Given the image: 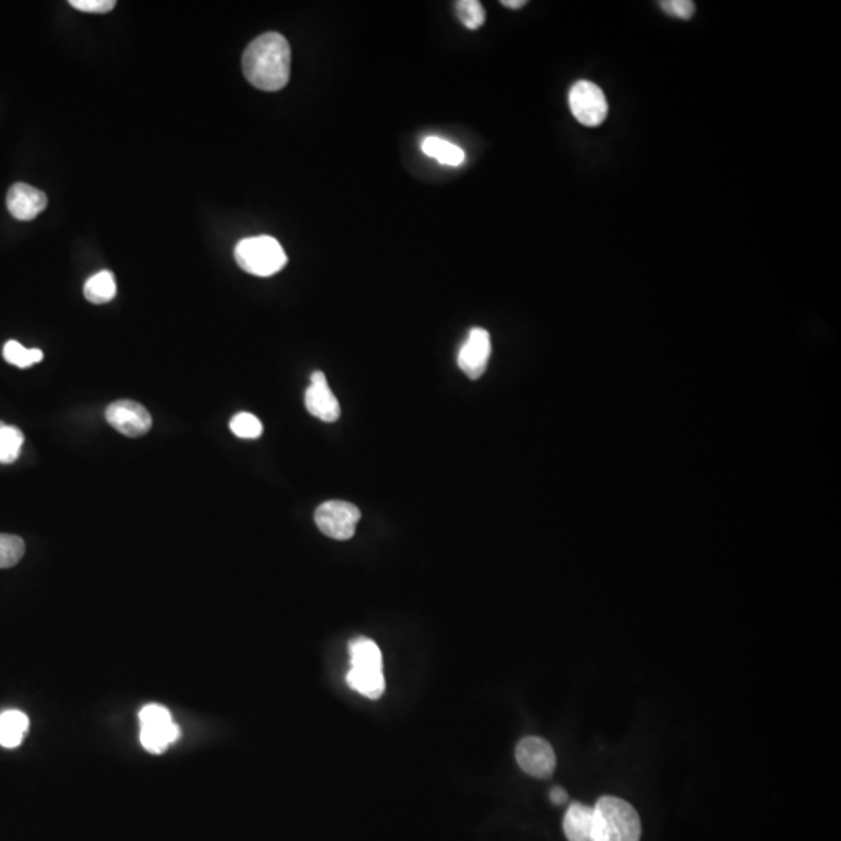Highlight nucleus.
I'll list each match as a JSON object with an SVG mask.
<instances>
[{
  "label": "nucleus",
  "instance_id": "nucleus-1",
  "mask_svg": "<svg viewBox=\"0 0 841 841\" xmlns=\"http://www.w3.org/2000/svg\"><path fill=\"white\" fill-rule=\"evenodd\" d=\"M243 74L254 88L276 92L290 80L292 50L284 36L264 33L247 47L242 58Z\"/></svg>",
  "mask_w": 841,
  "mask_h": 841
},
{
  "label": "nucleus",
  "instance_id": "nucleus-2",
  "mask_svg": "<svg viewBox=\"0 0 841 841\" xmlns=\"http://www.w3.org/2000/svg\"><path fill=\"white\" fill-rule=\"evenodd\" d=\"M642 824L639 813L617 796H602L592 807L591 841H639Z\"/></svg>",
  "mask_w": 841,
  "mask_h": 841
},
{
  "label": "nucleus",
  "instance_id": "nucleus-3",
  "mask_svg": "<svg viewBox=\"0 0 841 841\" xmlns=\"http://www.w3.org/2000/svg\"><path fill=\"white\" fill-rule=\"evenodd\" d=\"M349 670L346 684L356 692L370 694L385 683L384 661L379 645L370 637H356L348 645Z\"/></svg>",
  "mask_w": 841,
  "mask_h": 841
},
{
  "label": "nucleus",
  "instance_id": "nucleus-4",
  "mask_svg": "<svg viewBox=\"0 0 841 841\" xmlns=\"http://www.w3.org/2000/svg\"><path fill=\"white\" fill-rule=\"evenodd\" d=\"M234 254L243 271L261 278L276 275L287 264L286 251L275 237L270 236L240 240Z\"/></svg>",
  "mask_w": 841,
  "mask_h": 841
},
{
  "label": "nucleus",
  "instance_id": "nucleus-5",
  "mask_svg": "<svg viewBox=\"0 0 841 841\" xmlns=\"http://www.w3.org/2000/svg\"><path fill=\"white\" fill-rule=\"evenodd\" d=\"M360 516L362 514L356 505L343 500H329L315 511V524L323 535L337 541H348L356 533Z\"/></svg>",
  "mask_w": 841,
  "mask_h": 841
},
{
  "label": "nucleus",
  "instance_id": "nucleus-6",
  "mask_svg": "<svg viewBox=\"0 0 841 841\" xmlns=\"http://www.w3.org/2000/svg\"><path fill=\"white\" fill-rule=\"evenodd\" d=\"M569 106L575 119L585 127H599L608 116V102L599 86L580 80L569 92Z\"/></svg>",
  "mask_w": 841,
  "mask_h": 841
},
{
  "label": "nucleus",
  "instance_id": "nucleus-7",
  "mask_svg": "<svg viewBox=\"0 0 841 841\" xmlns=\"http://www.w3.org/2000/svg\"><path fill=\"white\" fill-rule=\"evenodd\" d=\"M516 761L522 771L533 778L547 779L556 768L552 745L541 737H525L516 746Z\"/></svg>",
  "mask_w": 841,
  "mask_h": 841
},
{
  "label": "nucleus",
  "instance_id": "nucleus-8",
  "mask_svg": "<svg viewBox=\"0 0 841 841\" xmlns=\"http://www.w3.org/2000/svg\"><path fill=\"white\" fill-rule=\"evenodd\" d=\"M106 421L125 437L138 438L152 429V416L134 401H117L106 409Z\"/></svg>",
  "mask_w": 841,
  "mask_h": 841
},
{
  "label": "nucleus",
  "instance_id": "nucleus-9",
  "mask_svg": "<svg viewBox=\"0 0 841 841\" xmlns=\"http://www.w3.org/2000/svg\"><path fill=\"white\" fill-rule=\"evenodd\" d=\"M491 357V337L488 331L474 328L469 331L468 338L458 351L457 363L460 370L476 381L483 376Z\"/></svg>",
  "mask_w": 841,
  "mask_h": 841
},
{
  "label": "nucleus",
  "instance_id": "nucleus-10",
  "mask_svg": "<svg viewBox=\"0 0 841 841\" xmlns=\"http://www.w3.org/2000/svg\"><path fill=\"white\" fill-rule=\"evenodd\" d=\"M304 402H306L307 412L324 423H334L342 413L340 402L335 398L329 388L328 379L321 371H315L310 377V387L306 390Z\"/></svg>",
  "mask_w": 841,
  "mask_h": 841
},
{
  "label": "nucleus",
  "instance_id": "nucleus-11",
  "mask_svg": "<svg viewBox=\"0 0 841 841\" xmlns=\"http://www.w3.org/2000/svg\"><path fill=\"white\" fill-rule=\"evenodd\" d=\"M7 208L16 220L30 222L46 211L47 195L30 184L16 183L8 191Z\"/></svg>",
  "mask_w": 841,
  "mask_h": 841
},
{
  "label": "nucleus",
  "instance_id": "nucleus-12",
  "mask_svg": "<svg viewBox=\"0 0 841 841\" xmlns=\"http://www.w3.org/2000/svg\"><path fill=\"white\" fill-rule=\"evenodd\" d=\"M563 831L569 841H591L592 807L571 804L564 815Z\"/></svg>",
  "mask_w": 841,
  "mask_h": 841
},
{
  "label": "nucleus",
  "instance_id": "nucleus-13",
  "mask_svg": "<svg viewBox=\"0 0 841 841\" xmlns=\"http://www.w3.org/2000/svg\"><path fill=\"white\" fill-rule=\"evenodd\" d=\"M30 720L24 712L5 711L0 714V745L5 748H16L21 745L25 734L29 731Z\"/></svg>",
  "mask_w": 841,
  "mask_h": 841
},
{
  "label": "nucleus",
  "instance_id": "nucleus-14",
  "mask_svg": "<svg viewBox=\"0 0 841 841\" xmlns=\"http://www.w3.org/2000/svg\"><path fill=\"white\" fill-rule=\"evenodd\" d=\"M181 731L175 723L164 726H152L141 729V742L145 750L152 754H161L169 745L180 739Z\"/></svg>",
  "mask_w": 841,
  "mask_h": 841
},
{
  "label": "nucleus",
  "instance_id": "nucleus-15",
  "mask_svg": "<svg viewBox=\"0 0 841 841\" xmlns=\"http://www.w3.org/2000/svg\"><path fill=\"white\" fill-rule=\"evenodd\" d=\"M421 148L427 156L437 159L438 162L446 164V166L458 167L465 161V152L458 145L444 141L437 136H429V138L424 139Z\"/></svg>",
  "mask_w": 841,
  "mask_h": 841
},
{
  "label": "nucleus",
  "instance_id": "nucleus-16",
  "mask_svg": "<svg viewBox=\"0 0 841 841\" xmlns=\"http://www.w3.org/2000/svg\"><path fill=\"white\" fill-rule=\"evenodd\" d=\"M117 293L116 278L108 270L100 271L85 284L86 300L92 304H106L114 300Z\"/></svg>",
  "mask_w": 841,
  "mask_h": 841
},
{
  "label": "nucleus",
  "instance_id": "nucleus-17",
  "mask_svg": "<svg viewBox=\"0 0 841 841\" xmlns=\"http://www.w3.org/2000/svg\"><path fill=\"white\" fill-rule=\"evenodd\" d=\"M24 433L18 427L8 426L0 421V463L11 465L21 455Z\"/></svg>",
  "mask_w": 841,
  "mask_h": 841
},
{
  "label": "nucleus",
  "instance_id": "nucleus-18",
  "mask_svg": "<svg viewBox=\"0 0 841 841\" xmlns=\"http://www.w3.org/2000/svg\"><path fill=\"white\" fill-rule=\"evenodd\" d=\"M4 359L10 365L18 366V368H30L35 363L41 362L44 359V354L41 349H27L21 343L10 340L4 346Z\"/></svg>",
  "mask_w": 841,
  "mask_h": 841
},
{
  "label": "nucleus",
  "instance_id": "nucleus-19",
  "mask_svg": "<svg viewBox=\"0 0 841 841\" xmlns=\"http://www.w3.org/2000/svg\"><path fill=\"white\" fill-rule=\"evenodd\" d=\"M229 429H231V432L236 437L243 438V440H256V438L261 437L264 427H262L261 419L257 418V416L242 412L237 413L231 419Z\"/></svg>",
  "mask_w": 841,
  "mask_h": 841
},
{
  "label": "nucleus",
  "instance_id": "nucleus-20",
  "mask_svg": "<svg viewBox=\"0 0 841 841\" xmlns=\"http://www.w3.org/2000/svg\"><path fill=\"white\" fill-rule=\"evenodd\" d=\"M455 10L466 29L477 30L485 24V8L479 0H460L455 4Z\"/></svg>",
  "mask_w": 841,
  "mask_h": 841
},
{
  "label": "nucleus",
  "instance_id": "nucleus-21",
  "mask_svg": "<svg viewBox=\"0 0 841 841\" xmlns=\"http://www.w3.org/2000/svg\"><path fill=\"white\" fill-rule=\"evenodd\" d=\"M25 553L22 538L16 535H0V569L16 566Z\"/></svg>",
  "mask_w": 841,
  "mask_h": 841
},
{
  "label": "nucleus",
  "instance_id": "nucleus-22",
  "mask_svg": "<svg viewBox=\"0 0 841 841\" xmlns=\"http://www.w3.org/2000/svg\"><path fill=\"white\" fill-rule=\"evenodd\" d=\"M141 728H152V726H164L172 723V714L169 709L164 708L161 704H148L142 709L141 714Z\"/></svg>",
  "mask_w": 841,
  "mask_h": 841
},
{
  "label": "nucleus",
  "instance_id": "nucleus-23",
  "mask_svg": "<svg viewBox=\"0 0 841 841\" xmlns=\"http://www.w3.org/2000/svg\"><path fill=\"white\" fill-rule=\"evenodd\" d=\"M661 8L667 15L680 19H690L695 13V4L690 0H666L661 2Z\"/></svg>",
  "mask_w": 841,
  "mask_h": 841
},
{
  "label": "nucleus",
  "instance_id": "nucleus-24",
  "mask_svg": "<svg viewBox=\"0 0 841 841\" xmlns=\"http://www.w3.org/2000/svg\"><path fill=\"white\" fill-rule=\"evenodd\" d=\"M69 4L75 10L85 13H108L116 7L114 0H71Z\"/></svg>",
  "mask_w": 841,
  "mask_h": 841
},
{
  "label": "nucleus",
  "instance_id": "nucleus-25",
  "mask_svg": "<svg viewBox=\"0 0 841 841\" xmlns=\"http://www.w3.org/2000/svg\"><path fill=\"white\" fill-rule=\"evenodd\" d=\"M549 796L550 801H552V803L555 804V806H561V804L566 803L567 798H569V795H567L566 790L561 789V787H553L552 792H550Z\"/></svg>",
  "mask_w": 841,
  "mask_h": 841
},
{
  "label": "nucleus",
  "instance_id": "nucleus-26",
  "mask_svg": "<svg viewBox=\"0 0 841 841\" xmlns=\"http://www.w3.org/2000/svg\"><path fill=\"white\" fill-rule=\"evenodd\" d=\"M527 4L525 0H502V5L507 8H513V10H518V8L524 7Z\"/></svg>",
  "mask_w": 841,
  "mask_h": 841
}]
</instances>
